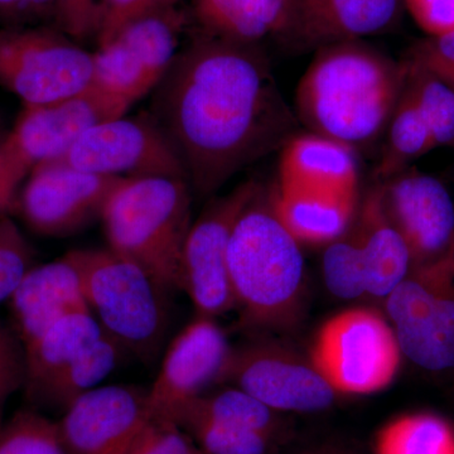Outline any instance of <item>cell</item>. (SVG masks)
Instances as JSON below:
<instances>
[{"instance_id":"e0dca14e","label":"cell","mask_w":454,"mask_h":454,"mask_svg":"<svg viewBox=\"0 0 454 454\" xmlns=\"http://www.w3.org/2000/svg\"><path fill=\"white\" fill-rule=\"evenodd\" d=\"M403 9V0H294L288 26L278 38L300 51L363 40L393 28Z\"/></svg>"},{"instance_id":"9a60e30c","label":"cell","mask_w":454,"mask_h":454,"mask_svg":"<svg viewBox=\"0 0 454 454\" xmlns=\"http://www.w3.org/2000/svg\"><path fill=\"white\" fill-rule=\"evenodd\" d=\"M152 415L148 390L109 385L74 400L56 424L66 454H128Z\"/></svg>"},{"instance_id":"ab89813d","label":"cell","mask_w":454,"mask_h":454,"mask_svg":"<svg viewBox=\"0 0 454 454\" xmlns=\"http://www.w3.org/2000/svg\"><path fill=\"white\" fill-rule=\"evenodd\" d=\"M418 27L429 37L454 32V0H403Z\"/></svg>"},{"instance_id":"9c48e42d","label":"cell","mask_w":454,"mask_h":454,"mask_svg":"<svg viewBox=\"0 0 454 454\" xmlns=\"http://www.w3.org/2000/svg\"><path fill=\"white\" fill-rule=\"evenodd\" d=\"M221 384L247 391L278 413L325 411L337 396L310 358L262 336L232 346Z\"/></svg>"},{"instance_id":"7a4b0ae2","label":"cell","mask_w":454,"mask_h":454,"mask_svg":"<svg viewBox=\"0 0 454 454\" xmlns=\"http://www.w3.org/2000/svg\"><path fill=\"white\" fill-rule=\"evenodd\" d=\"M406 66L363 40L316 50L295 92V115L310 133L343 145H372L387 130Z\"/></svg>"},{"instance_id":"5b68a950","label":"cell","mask_w":454,"mask_h":454,"mask_svg":"<svg viewBox=\"0 0 454 454\" xmlns=\"http://www.w3.org/2000/svg\"><path fill=\"white\" fill-rule=\"evenodd\" d=\"M83 294L103 333L145 365L164 348L170 291L131 260L107 249L71 250Z\"/></svg>"},{"instance_id":"4316f807","label":"cell","mask_w":454,"mask_h":454,"mask_svg":"<svg viewBox=\"0 0 454 454\" xmlns=\"http://www.w3.org/2000/svg\"><path fill=\"white\" fill-rule=\"evenodd\" d=\"M387 131V145L375 170L382 182L404 172L413 160L435 148L428 124L405 82Z\"/></svg>"},{"instance_id":"4dcf8cb0","label":"cell","mask_w":454,"mask_h":454,"mask_svg":"<svg viewBox=\"0 0 454 454\" xmlns=\"http://www.w3.org/2000/svg\"><path fill=\"white\" fill-rule=\"evenodd\" d=\"M166 418L186 432L205 454H270L273 450L274 438L262 433L195 415L175 414Z\"/></svg>"},{"instance_id":"60d3db41","label":"cell","mask_w":454,"mask_h":454,"mask_svg":"<svg viewBox=\"0 0 454 454\" xmlns=\"http://www.w3.org/2000/svg\"><path fill=\"white\" fill-rule=\"evenodd\" d=\"M9 130L0 121V216L16 210L18 187L23 181L8 153L7 140Z\"/></svg>"},{"instance_id":"2e32d148","label":"cell","mask_w":454,"mask_h":454,"mask_svg":"<svg viewBox=\"0 0 454 454\" xmlns=\"http://www.w3.org/2000/svg\"><path fill=\"white\" fill-rule=\"evenodd\" d=\"M231 348L215 318L196 316L167 346L160 372L148 390L152 413L163 414L221 384Z\"/></svg>"},{"instance_id":"74e56055","label":"cell","mask_w":454,"mask_h":454,"mask_svg":"<svg viewBox=\"0 0 454 454\" xmlns=\"http://www.w3.org/2000/svg\"><path fill=\"white\" fill-rule=\"evenodd\" d=\"M405 59L423 66L454 90V32L417 42Z\"/></svg>"},{"instance_id":"ba28073f","label":"cell","mask_w":454,"mask_h":454,"mask_svg":"<svg viewBox=\"0 0 454 454\" xmlns=\"http://www.w3.org/2000/svg\"><path fill=\"white\" fill-rule=\"evenodd\" d=\"M385 309L403 356L426 372L454 370V260L411 270Z\"/></svg>"},{"instance_id":"277c9868","label":"cell","mask_w":454,"mask_h":454,"mask_svg":"<svg viewBox=\"0 0 454 454\" xmlns=\"http://www.w3.org/2000/svg\"><path fill=\"white\" fill-rule=\"evenodd\" d=\"M186 179L122 178L101 221L110 249L145 269L170 292L182 291V259L192 226Z\"/></svg>"},{"instance_id":"8d00e7d4","label":"cell","mask_w":454,"mask_h":454,"mask_svg":"<svg viewBox=\"0 0 454 454\" xmlns=\"http://www.w3.org/2000/svg\"><path fill=\"white\" fill-rule=\"evenodd\" d=\"M101 0H57L53 27L71 40L97 37L100 27Z\"/></svg>"},{"instance_id":"30bf717a","label":"cell","mask_w":454,"mask_h":454,"mask_svg":"<svg viewBox=\"0 0 454 454\" xmlns=\"http://www.w3.org/2000/svg\"><path fill=\"white\" fill-rule=\"evenodd\" d=\"M52 162L107 177L188 181L177 149L153 115L121 116L101 122L86 131L64 157Z\"/></svg>"},{"instance_id":"836d02e7","label":"cell","mask_w":454,"mask_h":454,"mask_svg":"<svg viewBox=\"0 0 454 454\" xmlns=\"http://www.w3.org/2000/svg\"><path fill=\"white\" fill-rule=\"evenodd\" d=\"M128 454H205L177 424L152 415Z\"/></svg>"},{"instance_id":"4fadbf2b","label":"cell","mask_w":454,"mask_h":454,"mask_svg":"<svg viewBox=\"0 0 454 454\" xmlns=\"http://www.w3.org/2000/svg\"><path fill=\"white\" fill-rule=\"evenodd\" d=\"M16 208L27 227L46 238L79 234L101 220L121 177L94 175L59 163H42L29 173Z\"/></svg>"},{"instance_id":"8992f818","label":"cell","mask_w":454,"mask_h":454,"mask_svg":"<svg viewBox=\"0 0 454 454\" xmlns=\"http://www.w3.org/2000/svg\"><path fill=\"white\" fill-rule=\"evenodd\" d=\"M402 349L389 319L372 309H349L331 317L310 348L313 365L337 394L370 395L395 379Z\"/></svg>"},{"instance_id":"d6a6232c","label":"cell","mask_w":454,"mask_h":454,"mask_svg":"<svg viewBox=\"0 0 454 454\" xmlns=\"http://www.w3.org/2000/svg\"><path fill=\"white\" fill-rule=\"evenodd\" d=\"M35 262V250L7 215L0 216V303L11 300Z\"/></svg>"},{"instance_id":"f1b7e54d","label":"cell","mask_w":454,"mask_h":454,"mask_svg":"<svg viewBox=\"0 0 454 454\" xmlns=\"http://www.w3.org/2000/svg\"><path fill=\"white\" fill-rule=\"evenodd\" d=\"M91 85L133 104L154 89L157 82L138 57L121 41L114 40L94 53Z\"/></svg>"},{"instance_id":"d590c367","label":"cell","mask_w":454,"mask_h":454,"mask_svg":"<svg viewBox=\"0 0 454 454\" xmlns=\"http://www.w3.org/2000/svg\"><path fill=\"white\" fill-rule=\"evenodd\" d=\"M26 351L13 328L0 321V419L9 397L23 389Z\"/></svg>"},{"instance_id":"f35d334b","label":"cell","mask_w":454,"mask_h":454,"mask_svg":"<svg viewBox=\"0 0 454 454\" xmlns=\"http://www.w3.org/2000/svg\"><path fill=\"white\" fill-rule=\"evenodd\" d=\"M57 0H0V26H49L55 23Z\"/></svg>"},{"instance_id":"cb8c5ba5","label":"cell","mask_w":454,"mask_h":454,"mask_svg":"<svg viewBox=\"0 0 454 454\" xmlns=\"http://www.w3.org/2000/svg\"><path fill=\"white\" fill-rule=\"evenodd\" d=\"M121 346L107 334L91 346L82 356L66 367L47 387L29 400L31 409L35 411H64L74 400L97 389L124 356Z\"/></svg>"},{"instance_id":"b9f144b4","label":"cell","mask_w":454,"mask_h":454,"mask_svg":"<svg viewBox=\"0 0 454 454\" xmlns=\"http://www.w3.org/2000/svg\"><path fill=\"white\" fill-rule=\"evenodd\" d=\"M300 454H355L352 450L348 448L340 446H334V444H322V446H317L309 448V450H303Z\"/></svg>"},{"instance_id":"52a82bcc","label":"cell","mask_w":454,"mask_h":454,"mask_svg":"<svg viewBox=\"0 0 454 454\" xmlns=\"http://www.w3.org/2000/svg\"><path fill=\"white\" fill-rule=\"evenodd\" d=\"M94 53L53 26L0 28V86L25 106H46L92 83Z\"/></svg>"},{"instance_id":"d6986e66","label":"cell","mask_w":454,"mask_h":454,"mask_svg":"<svg viewBox=\"0 0 454 454\" xmlns=\"http://www.w3.org/2000/svg\"><path fill=\"white\" fill-rule=\"evenodd\" d=\"M345 235L363 271L366 295L385 300L411 273V256L385 212L381 187L372 190L357 208Z\"/></svg>"},{"instance_id":"8fae6325","label":"cell","mask_w":454,"mask_h":454,"mask_svg":"<svg viewBox=\"0 0 454 454\" xmlns=\"http://www.w3.org/2000/svg\"><path fill=\"white\" fill-rule=\"evenodd\" d=\"M130 106L94 85L56 103L25 106L9 130V157L26 178L35 167L64 157L91 128L124 116Z\"/></svg>"},{"instance_id":"ac0fdd59","label":"cell","mask_w":454,"mask_h":454,"mask_svg":"<svg viewBox=\"0 0 454 454\" xmlns=\"http://www.w3.org/2000/svg\"><path fill=\"white\" fill-rule=\"evenodd\" d=\"M8 301L12 328L25 346L67 313L89 309L73 252L35 265Z\"/></svg>"},{"instance_id":"3957f363","label":"cell","mask_w":454,"mask_h":454,"mask_svg":"<svg viewBox=\"0 0 454 454\" xmlns=\"http://www.w3.org/2000/svg\"><path fill=\"white\" fill-rule=\"evenodd\" d=\"M301 247L278 220L269 193L260 187L236 221L227 249L241 328L262 333L297 321L306 277Z\"/></svg>"},{"instance_id":"e575fe53","label":"cell","mask_w":454,"mask_h":454,"mask_svg":"<svg viewBox=\"0 0 454 454\" xmlns=\"http://www.w3.org/2000/svg\"><path fill=\"white\" fill-rule=\"evenodd\" d=\"M179 2L181 0H101L98 47L112 42L133 20L153 12L177 7Z\"/></svg>"},{"instance_id":"83f0119b","label":"cell","mask_w":454,"mask_h":454,"mask_svg":"<svg viewBox=\"0 0 454 454\" xmlns=\"http://www.w3.org/2000/svg\"><path fill=\"white\" fill-rule=\"evenodd\" d=\"M375 454H454V428L430 413L402 415L382 427Z\"/></svg>"},{"instance_id":"5bb4252c","label":"cell","mask_w":454,"mask_h":454,"mask_svg":"<svg viewBox=\"0 0 454 454\" xmlns=\"http://www.w3.org/2000/svg\"><path fill=\"white\" fill-rule=\"evenodd\" d=\"M381 187L385 212L411 256V270L454 260V202L432 176L408 169Z\"/></svg>"},{"instance_id":"7402d4cb","label":"cell","mask_w":454,"mask_h":454,"mask_svg":"<svg viewBox=\"0 0 454 454\" xmlns=\"http://www.w3.org/2000/svg\"><path fill=\"white\" fill-rule=\"evenodd\" d=\"M103 333L91 310L82 309L67 313L37 339L27 343L23 385L27 402L94 346Z\"/></svg>"},{"instance_id":"7c38bea8","label":"cell","mask_w":454,"mask_h":454,"mask_svg":"<svg viewBox=\"0 0 454 454\" xmlns=\"http://www.w3.org/2000/svg\"><path fill=\"white\" fill-rule=\"evenodd\" d=\"M259 188L256 182H245L212 200L191 226L182 259V292L192 301L196 316L216 318L236 309L227 249L236 221Z\"/></svg>"},{"instance_id":"d4e9b609","label":"cell","mask_w":454,"mask_h":454,"mask_svg":"<svg viewBox=\"0 0 454 454\" xmlns=\"http://www.w3.org/2000/svg\"><path fill=\"white\" fill-rule=\"evenodd\" d=\"M175 414L195 415L215 422L262 433L274 439L280 429L278 411L269 408L247 391L231 385L216 391H206L200 396L173 405L160 415L170 417Z\"/></svg>"},{"instance_id":"484cf974","label":"cell","mask_w":454,"mask_h":454,"mask_svg":"<svg viewBox=\"0 0 454 454\" xmlns=\"http://www.w3.org/2000/svg\"><path fill=\"white\" fill-rule=\"evenodd\" d=\"M184 26V12L177 7L167 8L133 20L114 40L121 41L138 57L158 83L179 52Z\"/></svg>"},{"instance_id":"7bdbcfd3","label":"cell","mask_w":454,"mask_h":454,"mask_svg":"<svg viewBox=\"0 0 454 454\" xmlns=\"http://www.w3.org/2000/svg\"><path fill=\"white\" fill-rule=\"evenodd\" d=\"M0 427H2V424H0Z\"/></svg>"},{"instance_id":"1f68e13d","label":"cell","mask_w":454,"mask_h":454,"mask_svg":"<svg viewBox=\"0 0 454 454\" xmlns=\"http://www.w3.org/2000/svg\"><path fill=\"white\" fill-rule=\"evenodd\" d=\"M0 454H66L57 424L40 411H18L0 427Z\"/></svg>"},{"instance_id":"ffe728a7","label":"cell","mask_w":454,"mask_h":454,"mask_svg":"<svg viewBox=\"0 0 454 454\" xmlns=\"http://www.w3.org/2000/svg\"><path fill=\"white\" fill-rule=\"evenodd\" d=\"M278 186L357 196L355 149L316 133H297L280 149Z\"/></svg>"},{"instance_id":"f546056e","label":"cell","mask_w":454,"mask_h":454,"mask_svg":"<svg viewBox=\"0 0 454 454\" xmlns=\"http://www.w3.org/2000/svg\"><path fill=\"white\" fill-rule=\"evenodd\" d=\"M406 66L405 86L413 95L427 124L435 148L454 145V90L411 59Z\"/></svg>"},{"instance_id":"6da1fadb","label":"cell","mask_w":454,"mask_h":454,"mask_svg":"<svg viewBox=\"0 0 454 454\" xmlns=\"http://www.w3.org/2000/svg\"><path fill=\"white\" fill-rule=\"evenodd\" d=\"M155 89L153 118L177 149L199 199L214 196L297 134L300 121L259 43L199 32Z\"/></svg>"},{"instance_id":"603a6c76","label":"cell","mask_w":454,"mask_h":454,"mask_svg":"<svg viewBox=\"0 0 454 454\" xmlns=\"http://www.w3.org/2000/svg\"><path fill=\"white\" fill-rule=\"evenodd\" d=\"M191 4L199 32L253 44L282 35L294 0H191Z\"/></svg>"},{"instance_id":"44dd1931","label":"cell","mask_w":454,"mask_h":454,"mask_svg":"<svg viewBox=\"0 0 454 454\" xmlns=\"http://www.w3.org/2000/svg\"><path fill=\"white\" fill-rule=\"evenodd\" d=\"M274 214L301 245L337 240L356 216L357 196L277 186L269 193Z\"/></svg>"}]
</instances>
